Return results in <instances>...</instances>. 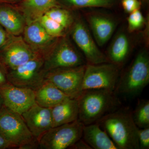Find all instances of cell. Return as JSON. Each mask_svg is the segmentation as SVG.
Wrapping results in <instances>:
<instances>
[{"label":"cell","mask_w":149,"mask_h":149,"mask_svg":"<svg viewBox=\"0 0 149 149\" xmlns=\"http://www.w3.org/2000/svg\"><path fill=\"white\" fill-rule=\"evenodd\" d=\"M6 39V36L5 31L0 27V47L4 44Z\"/></svg>","instance_id":"obj_32"},{"label":"cell","mask_w":149,"mask_h":149,"mask_svg":"<svg viewBox=\"0 0 149 149\" xmlns=\"http://www.w3.org/2000/svg\"><path fill=\"white\" fill-rule=\"evenodd\" d=\"M70 5L76 8L107 7L113 3V0H65Z\"/></svg>","instance_id":"obj_25"},{"label":"cell","mask_w":149,"mask_h":149,"mask_svg":"<svg viewBox=\"0 0 149 149\" xmlns=\"http://www.w3.org/2000/svg\"><path fill=\"white\" fill-rule=\"evenodd\" d=\"M132 117L136 126L139 128H149V100H141L137 104Z\"/></svg>","instance_id":"obj_22"},{"label":"cell","mask_w":149,"mask_h":149,"mask_svg":"<svg viewBox=\"0 0 149 149\" xmlns=\"http://www.w3.org/2000/svg\"><path fill=\"white\" fill-rule=\"evenodd\" d=\"M21 116L32 136L38 142L53 127L51 108L40 106L36 103Z\"/></svg>","instance_id":"obj_12"},{"label":"cell","mask_w":149,"mask_h":149,"mask_svg":"<svg viewBox=\"0 0 149 149\" xmlns=\"http://www.w3.org/2000/svg\"><path fill=\"white\" fill-rule=\"evenodd\" d=\"M119 149H139L138 131L129 107L118 109L96 122Z\"/></svg>","instance_id":"obj_1"},{"label":"cell","mask_w":149,"mask_h":149,"mask_svg":"<svg viewBox=\"0 0 149 149\" xmlns=\"http://www.w3.org/2000/svg\"><path fill=\"white\" fill-rule=\"evenodd\" d=\"M0 130L15 148L20 149L39 148L21 115L3 105L0 110Z\"/></svg>","instance_id":"obj_4"},{"label":"cell","mask_w":149,"mask_h":149,"mask_svg":"<svg viewBox=\"0 0 149 149\" xmlns=\"http://www.w3.org/2000/svg\"><path fill=\"white\" fill-rule=\"evenodd\" d=\"M88 22L97 44L104 45L109 40L115 28L112 20L105 17L92 15L88 17Z\"/></svg>","instance_id":"obj_17"},{"label":"cell","mask_w":149,"mask_h":149,"mask_svg":"<svg viewBox=\"0 0 149 149\" xmlns=\"http://www.w3.org/2000/svg\"><path fill=\"white\" fill-rule=\"evenodd\" d=\"M122 5L124 10L130 13L140 9L141 3L139 0H122Z\"/></svg>","instance_id":"obj_28"},{"label":"cell","mask_w":149,"mask_h":149,"mask_svg":"<svg viewBox=\"0 0 149 149\" xmlns=\"http://www.w3.org/2000/svg\"><path fill=\"white\" fill-rule=\"evenodd\" d=\"M37 56L21 40H16L6 51L4 61L10 69H13Z\"/></svg>","instance_id":"obj_16"},{"label":"cell","mask_w":149,"mask_h":149,"mask_svg":"<svg viewBox=\"0 0 149 149\" xmlns=\"http://www.w3.org/2000/svg\"><path fill=\"white\" fill-rule=\"evenodd\" d=\"M120 65L111 62L86 64L82 90L104 89L114 92L119 80Z\"/></svg>","instance_id":"obj_5"},{"label":"cell","mask_w":149,"mask_h":149,"mask_svg":"<svg viewBox=\"0 0 149 149\" xmlns=\"http://www.w3.org/2000/svg\"><path fill=\"white\" fill-rule=\"evenodd\" d=\"M8 82L7 75L6 74L1 68H0V87L5 85Z\"/></svg>","instance_id":"obj_31"},{"label":"cell","mask_w":149,"mask_h":149,"mask_svg":"<svg viewBox=\"0 0 149 149\" xmlns=\"http://www.w3.org/2000/svg\"><path fill=\"white\" fill-rule=\"evenodd\" d=\"M35 92L36 103L47 108H52L69 97L55 85L46 80Z\"/></svg>","instance_id":"obj_15"},{"label":"cell","mask_w":149,"mask_h":149,"mask_svg":"<svg viewBox=\"0 0 149 149\" xmlns=\"http://www.w3.org/2000/svg\"><path fill=\"white\" fill-rule=\"evenodd\" d=\"M71 149H91V148L83 139H80L70 147Z\"/></svg>","instance_id":"obj_30"},{"label":"cell","mask_w":149,"mask_h":149,"mask_svg":"<svg viewBox=\"0 0 149 149\" xmlns=\"http://www.w3.org/2000/svg\"><path fill=\"white\" fill-rule=\"evenodd\" d=\"M82 139L92 149H119L97 123L84 125Z\"/></svg>","instance_id":"obj_14"},{"label":"cell","mask_w":149,"mask_h":149,"mask_svg":"<svg viewBox=\"0 0 149 149\" xmlns=\"http://www.w3.org/2000/svg\"><path fill=\"white\" fill-rule=\"evenodd\" d=\"M38 20L46 32L52 37H57L63 35L64 27L46 15H43Z\"/></svg>","instance_id":"obj_23"},{"label":"cell","mask_w":149,"mask_h":149,"mask_svg":"<svg viewBox=\"0 0 149 149\" xmlns=\"http://www.w3.org/2000/svg\"><path fill=\"white\" fill-rule=\"evenodd\" d=\"M138 139L139 149L149 148V128H139Z\"/></svg>","instance_id":"obj_27"},{"label":"cell","mask_w":149,"mask_h":149,"mask_svg":"<svg viewBox=\"0 0 149 149\" xmlns=\"http://www.w3.org/2000/svg\"><path fill=\"white\" fill-rule=\"evenodd\" d=\"M13 148H15V147L0 130V149Z\"/></svg>","instance_id":"obj_29"},{"label":"cell","mask_w":149,"mask_h":149,"mask_svg":"<svg viewBox=\"0 0 149 149\" xmlns=\"http://www.w3.org/2000/svg\"><path fill=\"white\" fill-rule=\"evenodd\" d=\"M72 39L83 52L88 63L97 64L110 62L98 48L90 31L81 21L77 22L72 31Z\"/></svg>","instance_id":"obj_10"},{"label":"cell","mask_w":149,"mask_h":149,"mask_svg":"<svg viewBox=\"0 0 149 149\" xmlns=\"http://www.w3.org/2000/svg\"><path fill=\"white\" fill-rule=\"evenodd\" d=\"M129 44L125 34L120 33L116 37L110 48L109 60L110 62L120 65L127 58Z\"/></svg>","instance_id":"obj_19"},{"label":"cell","mask_w":149,"mask_h":149,"mask_svg":"<svg viewBox=\"0 0 149 149\" xmlns=\"http://www.w3.org/2000/svg\"><path fill=\"white\" fill-rule=\"evenodd\" d=\"M82 56L67 40L63 39L52 53L46 57L44 62L46 71L56 68L72 67L85 65Z\"/></svg>","instance_id":"obj_11"},{"label":"cell","mask_w":149,"mask_h":149,"mask_svg":"<svg viewBox=\"0 0 149 149\" xmlns=\"http://www.w3.org/2000/svg\"><path fill=\"white\" fill-rule=\"evenodd\" d=\"M86 64L46 71L45 80L52 83L71 98L77 99L82 90Z\"/></svg>","instance_id":"obj_7"},{"label":"cell","mask_w":149,"mask_h":149,"mask_svg":"<svg viewBox=\"0 0 149 149\" xmlns=\"http://www.w3.org/2000/svg\"><path fill=\"white\" fill-rule=\"evenodd\" d=\"M84 124L79 119L73 122L52 127L39 140L40 148H70L82 139Z\"/></svg>","instance_id":"obj_6"},{"label":"cell","mask_w":149,"mask_h":149,"mask_svg":"<svg viewBox=\"0 0 149 149\" xmlns=\"http://www.w3.org/2000/svg\"><path fill=\"white\" fill-rule=\"evenodd\" d=\"M64 28H67L72 22V17L68 11L61 8H52L45 13Z\"/></svg>","instance_id":"obj_24"},{"label":"cell","mask_w":149,"mask_h":149,"mask_svg":"<svg viewBox=\"0 0 149 149\" xmlns=\"http://www.w3.org/2000/svg\"><path fill=\"white\" fill-rule=\"evenodd\" d=\"M0 24L13 35H18L23 31V19L17 12L12 9L0 8Z\"/></svg>","instance_id":"obj_18"},{"label":"cell","mask_w":149,"mask_h":149,"mask_svg":"<svg viewBox=\"0 0 149 149\" xmlns=\"http://www.w3.org/2000/svg\"><path fill=\"white\" fill-rule=\"evenodd\" d=\"M51 113L53 127L77 120L79 116L78 100L67 98L51 108Z\"/></svg>","instance_id":"obj_13"},{"label":"cell","mask_w":149,"mask_h":149,"mask_svg":"<svg viewBox=\"0 0 149 149\" xmlns=\"http://www.w3.org/2000/svg\"><path fill=\"white\" fill-rule=\"evenodd\" d=\"M3 105V102L2 97L0 94V110L2 107Z\"/></svg>","instance_id":"obj_33"},{"label":"cell","mask_w":149,"mask_h":149,"mask_svg":"<svg viewBox=\"0 0 149 149\" xmlns=\"http://www.w3.org/2000/svg\"><path fill=\"white\" fill-rule=\"evenodd\" d=\"M149 83V58L146 52L138 54L128 70L119 78L114 92L129 98L137 97Z\"/></svg>","instance_id":"obj_3"},{"label":"cell","mask_w":149,"mask_h":149,"mask_svg":"<svg viewBox=\"0 0 149 149\" xmlns=\"http://www.w3.org/2000/svg\"><path fill=\"white\" fill-rule=\"evenodd\" d=\"M77 99L78 119L85 125L97 122L121 104L114 92L104 89L84 90Z\"/></svg>","instance_id":"obj_2"},{"label":"cell","mask_w":149,"mask_h":149,"mask_svg":"<svg viewBox=\"0 0 149 149\" xmlns=\"http://www.w3.org/2000/svg\"><path fill=\"white\" fill-rule=\"evenodd\" d=\"M44 62L42 57L37 56L16 68L10 69L8 81L15 86L35 91L45 80Z\"/></svg>","instance_id":"obj_8"},{"label":"cell","mask_w":149,"mask_h":149,"mask_svg":"<svg viewBox=\"0 0 149 149\" xmlns=\"http://www.w3.org/2000/svg\"><path fill=\"white\" fill-rule=\"evenodd\" d=\"M3 105L22 115L36 103L35 91L15 86L8 82L0 87Z\"/></svg>","instance_id":"obj_9"},{"label":"cell","mask_w":149,"mask_h":149,"mask_svg":"<svg viewBox=\"0 0 149 149\" xmlns=\"http://www.w3.org/2000/svg\"><path fill=\"white\" fill-rule=\"evenodd\" d=\"M128 18V29L130 32L140 29L145 22L144 17L140 9L130 13Z\"/></svg>","instance_id":"obj_26"},{"label":"cell","mask_w":149,"mask_h":149,"mask_svg":"<svg viewBox=\"0 0 149 149\" xmlns=\"http://www.w3.org/2000/svg\"><path fill=\"white\" fill-rule=\"evenodd\" d=\"M25 37L29 42L39 46L47 45L54 39L46 32L38 20L31 22L26 27Z\"/></svg>","instance_id":"obj_21"},{"label":"cell","mask_w":149,"mask_h":149,"mask_svg":"<svg viewBox=\"0 0 149 149\" xmlns=\"http://www.w3.org/2000/svg\"><path fill=\"white\" fill-rule=\"evenodd\" d=\"M56 0H24L22 3L24 12L30 22L38 20L52 8Z\"/></svg>","instance_id":"obj_20"}]
</instances>
